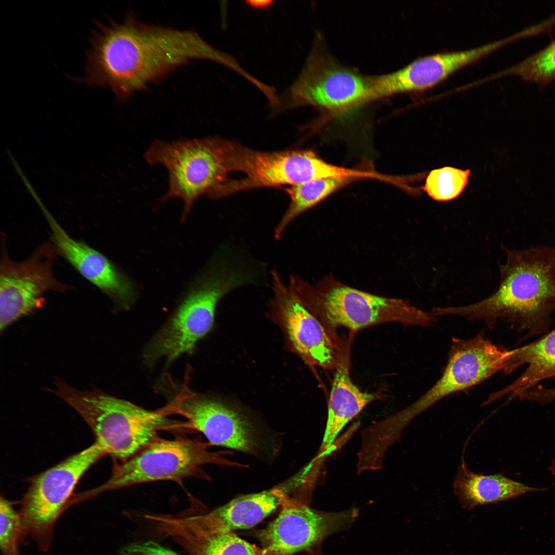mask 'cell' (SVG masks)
<instances>
[{"mask_svg": "<svg viewBox=\"0 0 555 555\" xmlns=\"http://www.w3.org/2000/svg\"><path fill=\"white\" fill-rule=\"evenodd\" d=\"M86 54L85 82L111 89L119 101L194 60L235 69L231 54L206 42L196 31L148 24L128 15L120 22L98 24Z\"/></svg>", "mask_w": 555, "mask_h": 555, "instance_id": "1", "label": "cell"}, {"mask_svg": "<svg viewBox=\"0 0 555 555\" xmlns=\"http://www.w3.org/2000/svg\"><path fill=\"white\" fill-rule=\"evenodd\" d=\"M505 250L495 292L468 305L435 308V316H464L489 325L506 320L533 334L546 330L555 310V247Z\"/></svg>", "mask_w": 555, "mask_h": 555, "instance_id": "2", "label": "cell"}, {"mask_svg": "<svg viewBox=\"0 0 555 555\" xmlns=\"http://www.w3.org/2000/svg\"><path fill=\"white\" fill-rule=\"evenodd\" d=\"M55 384L52 392L86 422L106 455L126 460L158 438L160 431L179 428L165 408L149 411L98 390H79L60 380Z\"/></svg>", "mask_w": 555, "mask_h": 555, "instance_id": "3", "label": "cell"}, {"mask_svg": "<svg viewBox=\"0 0 555 555\" xmlns=\"http://www.w3.org/2000/svg\"><path fill=\"white\" fill-rule=\"evenodd\" d=\"M289 286L313 314L333 327L358 331L388 322L424 327L435 320L432 313L406 301L360 290L331 275L313 285L292 275Z\"/></svg>", "mask_w": 555, "mask_h": 555, "instance_id": "4", "label": "cell"}, {"mask_svg": "<svg viewBox=\"0 0 555 555\" xmlns=\"http://www.w3.org/2000/svg\"><path fill=\"white\" fill-rule=\"evenodd\" d=\"M247 281L244 270L232 262L213 261L193 282L168 323L149 344L144 354L146 362L152 364L165 358L170 363L192 350L211 330L219 301Z\"/></svg>", "mask_w": 555, "mask_h": 555, "instance_id": "5", "label": "cell"}, {"mask_svg": "<svg viewBox=\"0 0 555 555\" xmlns=\"http://www.w3.org/2000/svg\"><path fill=\"white\" fill-rule=\"evenodd\" d=\"M231 141L222 138L154 140L144 154L152 164H161L169 174L168 190L162 202L177 198L183 202L181 217L184 221L201 196L213 197L232 172Z\"/></svg>", "mask_w": 555, "mask_h": 555, "instance_id": "6", "label": "cell"}, {"mask_svg": "<svg viewBox=\"0 0 555 555\" xmlns=\"http://www.w3.org/2000/svg\"><path fill=\"white\" fill-rule=\"evenodd\" d=\"M371 76L343 64L317 32L305 64L293 82L279 96L277 108L310 105L338 115L370 102Z\"/></svg>", "mask_w": 555, "mask_h": 555, "instance_id": "7", "label": "cell"}, {"mask_svg": "<svg viewBox=\"0 0 555 555\" xmlns=\"http://www.w3.org/2000/svg\"><path fill=\"white\" fill-rule=\"evenodd\" d=\"M209 446V443L183 437L174 439L158 437L129 458L115 464L107 481L86 495L147 482L180 483L191 477L207 479L209 477L202 469L207 464L242 467L226 458L223 452L210 451Z\"/></svg>", "mask_w": 555, "mask_h": 555, "instance_id": "8", "label": "cell"}, {"mask_svg": "<svg viewBox=\"0 0 555 555\" xmlns=\"http://www.w3.org/2000/svg\"><path fill=\"white\" fill-rule=\"evenodd\" d=\"M106 455L96 441L34 477L21 502L19 511L24 536H29L39 549L50 547L55 524L70 504V499L84 473Z\"/></svg>", "mask_w": 555, "mask_h": 555, "instance_id": "9", "label": "cell"}, {"mask_svg": "<svg viewBox=\"0 0 555 555\" xmlns=\"http://www.w3.org/2000/svg\"><path fill=\"white\" fill-rule=\"evenodd\" d=\"M0 329L41 308L49 292H66L73 287L58 280L53 271L59 256L50 238L40 244L25 260L9 254L7 237L1 235Z\"/></svg>", "mask_w": 555, "mask_h": 555, "instance_id": "10", "label": "cell"}, {"mask_svg": "<svg viewBox=\"0 0 555 555\" xmlns=\"http://www.w3.org/2000/svg\"><path fill=\"white\" fill-rule=\"evenodd\" d=\"M510 352L482 333L467 339H453L440 378L415 402L394 416L396 423L403 429L446 396L472 387L498 372H504Z\"/></svg>", "mask_w": 555, "mask_h": 555, "instance_id": "11", "label": "cell"}, {"mask_svg": "<svg viewBox=\"0 0 555 555\" xmlns=\"http://www.w3.org/2000/svg\"><path fill=\"white\" fill-rule=\"evenodd\" d=\"M350 508L326 512L309 507L304 502L287 497L276 518L258 534L262 555H291L309 552L321 546L329 535L348 529L358 516Z\"/></svg>", "mask_w": 555, "mask_h": 555, "instance_id": "12", "label": "cell"}, {"mask_svg": "<svg viewBox=\"0 0 555 555\" xmlns=\"http://www.w3.org/2000/svg\"><path fill=\"white\" fill-rule=\"evenodd\" d=\"M165 408L169 415L177 414L186 419L181 428L201 433L210 445L252 455L263 448V439L255 424L221 402L183 392Z\"/></svg>", "mask_w": 555, "mask_h": 555, "instance_id": "13", "label": "cell"}, {"mask_svg": "<svg viewBox=\"0 0 555 555\" xmlns=\"http://www.w3.org/2000/svg\"><path fill=\"white\" fill-rule=\"evenodd\" d=\"M318 157L310 150L291 149L263 152L232 141V172H242L245 177L238 180L228 181L219 189L218 197L240 190L292 186L314 180Z\"/></svg>", "mask_w": 555, "mask_h": 555, "instance_id": "14", "label": "cell"}, {"mask_svg": "<svg viewBox=\"0 0 555 555\" xmlns=\"http://www.w3.org/2000/svg\"><path fill=\"white\" fill-rule=\"evenodd\" d=\"M33 198L46 219L50 230V239L59 255L117 306L125 309L130 308L137 298V290L133 281L103 254L69 235L38 194L33 195Z\"/></svg>", "mask_w": 555, "mask_h": 555, "instance_id": "15", "label": "cell"}, {"mask_svg": "<svg viewBox=\"0 0 555 555\" xmlns=\"http://www.w3.org/2000/svg\"><path fill=\"white\" fill-rule=\"evenodd\" d=\"M274 311L296 352L307 362L324 369L335 368L340 354L323 324L276 271L272 272Z\"/></svg>", "mask_w": 555, "mask_h": 555, "instance_id": "16", "label": "cell"}, {"mask_svg": "<svg viewBox=\"0 0 555 555\" xmlns=\"http://www.w3.org/2000/svg\"><path fill=\"white\" fill-rule=\"evenodd\" d=\"M505 43L502 39L468 50L429 55L393 72L371 76V101L428 88Z\"/></svg>", "mask_w": 555, "mask_h": 555, "instance_id": "17", "label": "cell"}, {"mask_svg": "<svg viewBox=\"0 0 555 555\" xmlns=\"http://www.w3.org/2000/svg\"><path fill=\"white\" fill-rule=\"evenodd\" d=\"M150 520L160 535L172 539L190 555H262L261 548L233 532L208 529L189 512L177 515L153 514Z\"/></svg>", "mask_w": 555, "mask_h": 555, "instance_id": "18", "label": "cell"}, {"mask_svg": "<svg viewBox=\"0 0 555 555\" xmlns=\"http://www.w3.org/2000/svg\"><path fill=\"white\" fill-rule=\"evenodd\" d=\"M302 477L297 475L271 489L242 495L209 512L191 513L212 531L230 532L249 528L281 506L289 493L301 483Z\"/></svg>", "mask_w": 555, "mask_h": 555, "instance_id": "19", "label": "cell"}, {"mask_svg": "<svg viewBox=\"0 0 555 555\" xmlns=\"http://www.w3.org/2000/svg\"><path fill=\"white\" fill-rule=\"evenodd\" d=\"M527 364L525 371L509 385L491 394L485 404L505 396L519 398L540 381L555 377V329L542 338L510 350L504 373L509 374Z\"/></svg>", "mask_w": 555, "mask_h": 555, "instance_id": "20", "label": "cell"}, {"mask_svg": "<svg viewBox=\"0 0 555 555\" xmlns=\"http://www.w3.org/2000/svg\"><path fill=\"white\" fill-rule=\"evenodd\" d=\"M453 491L461 506L471 510L480 505L496 504L545 488L534 487L501 473L484 475L471 471L462 460L453 483Z\"/></svg>", "mask_w": 555, "mask_h": 555, "instance_id": "21", "label": "cell"}, {"mask_svg": "<svg viewBox=\"0 0 555 555\" xmlns=\"http://www.w3.org/2000/svg\"><path fill=\"white\" fill-rule=\"evenodd\" d=\"M349 362L340 354L335 367L328 404L326 429L321 450L330 448L344 426L369 403L376 398L373 393L363 392L352 381Z\"/></svg>", "mask_w": 555, "mask_h": 555, "instance_id": "22", "label": "cell"}, {"mask_svg": "<svg viewBox=\"0 0 555 555\" xmlns=\"http://www.w3.org/2000/svg\"><path fill=\"white\" fill-rule=\"evenodd\" d=\"M354 181L356 180L349 178L315 179L287 188L286 191L290 197V203L275 229V238L281 237L288 226L298 215Z\"/></svg>", "mask_w": 555, "mask_h": 555, "instance_id": "23", "label": "cell"}, {"mask_svg": "<svg viewBox=\"0 0 555 555\" xmlns=\"http://www.w3.org/2000/svg\"><path fill=\"white\" fill-rule=\"evenodd\" d=\"M513 75L543 87L555 80V40L498 75Z\"/></svg>", "mask_w": 555, "mask_h": 555, "instance_id": "24", "label": "cell"}, {"mask_svg": "<svg viewBox=\"0 0 555 555\" xmlns=\"http://www.w3.org/2000/svg\"><path fill=\"white\" fill-rule=\"evenodd\" d=\"M470 172L446 166L430 171L423 190L433 199L447 201L457 197L466 187Z\"/></svg>", "mask_w": 555, "mask_h": 555, "instance_id": "25", "label": "cell"}, {"mask_svg": "<svg viewBox=\"0 0 555 555\" xmlns=\"http://www.w3.org/2000/svg\"><path fill=\"white\" fill-rule=\"evenodd\" d=\"M0 546L3 555H20L18 545L24 536L19 511L4 497L0 501Z\"/></svg>", "mask_w": 555, "mask_h": 555, "instance_id": "26", "label": "cell"}, {"mask_svg": "<svg viewBox=\"0 0 555 555\" xmlns=\"http://www.w3.org/2000/svg\"><path fill=\"white\" fill-rule=\"evenodd\" d=\"M115 555H178L152 541L130 544L122 547Z\"/></svg>", "mask_w": 555, "mask_h": 555, "instance_id": "27", "label": "cell"}, {"mask_svg": "<svg viewBox=\"0 0 555 555\" xmlns=\"http://www.w3.org/2000/svg\"><path fill=\"white\" fill-rule=\"evenodd\" d=\"M245 3L248 6L258 10H265L270 8L274 3L275 1L269 0H263V1H246Z\"/></svg>", "mask_w": 555, "mask_h": 555, "instance_id": "28", "label": "cell"}, {"mask_svg": "<svg viewBox=\"0 0 555 555\" xmlns=\"http://www.w3.org/2000/svg\"><path fill=\"white\" fill-rule=\"evenodd\" d=\"M549 470L551 473L555 476V456L552 460L551 464L549 467Z\"/></svg>", "mask_w": 555, "mask_h": 555, "instance_id": "29", "label": "cell"}]
</instances>
